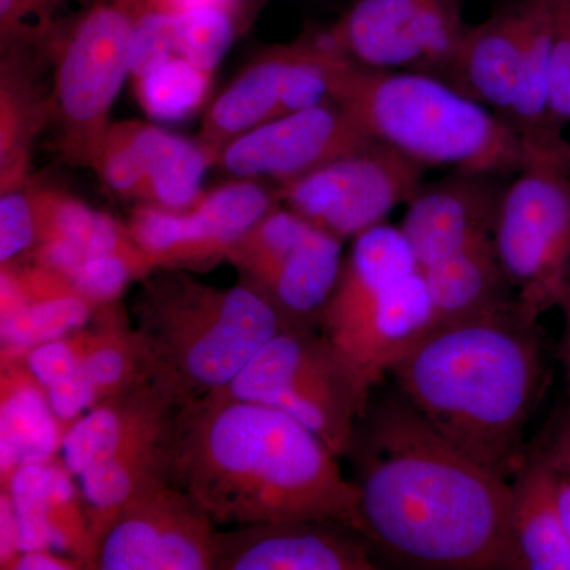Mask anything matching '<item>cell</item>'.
Segmentation results:
<instances>
[{
	"label": "cell",
	"mask_w": 570,
	"mask_h": 570,
	"mask_svg": "<svg viewBox=\"0 0 570 570\" xmlns=\"http://www.w3.org/2000/svg\"><path fill=\"white\" fill-rule=\"evenodd\" d=\"M373 390L317 326L288 325L213 395L279 409L343 459Z\"/></svg>",
	"instance_id": "8"
},
{
	"label": "cell",
	"mask_w": 570,
	"mask_h": 570,
	"mask_svg": "<svg viewBox=\"0 0 570 570\" xmlns=\"http://www.w3.org/2000/svg\"><path fill=\"white\" fill-rule=\"evenodd\" d=\"M250 22L246 14L224 3H195L176 18V52L214 73Z\"/></svg>",
	"instance_id": "29"
},
{
	"label": "cell",
	"mask_w": 570,
	"mask_h": 570,
	"mask_svg": "<svg viewBox=\"0 0 570 570\" xmlns=\"http://www.w3.org/2000/svg\"><path fill=\"white\" fill-rule=\"evenodd\" d=\"M217 530L193 499L165 480L116 515L92 570H213Z\"/></svg>",
	"instance_id": "15"
},
{
	"label": "cell",
	"mask_w": 570,
	"mask_h": 570,
	"mask_svg": "<svg viewBox=\"0 0 570 570\" xmlns=\"http://www.w3.org/2000/svg\"><path fill=\"white\" fill-rule=\"evenodd\" d=\"M337 460L279 409L213 393L179 407L165 438L168 482L217 528L328 520L358 530V491Z\"/></svg>",
	"instance_id": "2"
},
{
	"label": "cell",
	"mask_w": 570,
	"mask_h": 570,
	"mask_svg": "<svg viewBox=\"0 0 570 570\" xmlns=\"http://www.w3.org/2000/svg\"><path fill=\"white\" fill-rule=\"evenodd\" d=\"M78 14L71 0H0L2 51H52Z\"/></svg>",
	"instance_id": "30"
},
{
	"label": "cell",
	"mask_w": 570,
	"mask_h": 570,
	"mask_svg": "<svg viewBox=\"0 0 570 570\" xmlns=\"http://www.w3.org/2000/svg\"><path fill=\"white\" fill-rule=\"evenodd\" d=\"M494 243L517 299L542 316L570 292V153L524 148L499 202Z\"/></svg>",
	"instance_id": "9"
},
{
	"label": "cell",
	"mask_w": 570,
	"mask_h": 570,
	"mask_svg": "<svg viewBox=\"0 0 570 570\" xmlns=\"http://www.w3.org/2000/svg\"><path fill=\"white\" fill-rule=\"evenodd\" d=\"M502 190L491 176L453 174L423 184L407 202L400 227L419 272L497 246L494 228Z\"/></svg>",
	"instance_id": "18"
},
{
	"label": "cell",
	"mask_w": 570,
	"mask_h": 570,
	"mask_svg": "<svg viewBox=\"0 0 570 570\" xmlns=\"http://www.w3.org/2000/svg\"><path fill=\"white\" fill-rule=\"evenodd\" d=\"M358 530L409 569L523 570L510 532V482L442 436L400 390L371 397L347 455Z\"/></svg>",
	"instance_id": "1"
},
{
	"label": "cell",
	"mask_w": 570,
	"mask_h": 570,
	"mask_svg": "<svg viewBox=\"0 0 570 570\" xmlns=\"http://www.w3.org/2000/svg\"><path fill=\"white\" fill-rule=\"evenodd\" d=\"M135 299V330L151 381L176 407L224 389L287 322L243 283L214 287L184 269L145 277Z\"/></svg>",
	"instance_id": "5"
},
{
	"label": "cell",
	"mask_w": 570,
	"mask_h": 570,
	"mask_svg": "<svg viewBox=\"0 0 570 570\" xmlns=\"http://www.w3.org/2000/svg\"><path fill=\"white\" fill-rule=\"evenodd\" d=\"M354 116L335 100L262 124L235 138L217 156L234 178L292 181L373 142Z\"/></svg>",
	"instance_id": "16"
},
{
	"label": "cell",
	"mask_w": 570,
	"mask_h": 570,
	"mask_svg": "<svg viewBox=\"0 0 570 570\" xmlns=\"http://www.w3.org/2000/svg\"><path fill=\"white\" fill-rule=\"evenodd\" d=\"M52 51L59 153L73 167L96 170L112 107L130 78L132 20L122 0H91Z\"/></svg>",
	"instance_id": "10"
},
{
	"label": "cell",
	"mask_w": 570,
	"mask_h": 570,
	"mask_svg": "<svg viewBox=\"0 0 570 570\" xmlns=\"http://www.w3.org/2000/svg\"><path fill=\"white\" fill-rule=\"evenodd\" d=\"M538 441L549 456L562 520L570 535V404Z\"/></svg>",
	"instance_id": "34"
},
{
	"label": "cell",
	"mask_w": 570,
	"mask_h": 570,
	"mask_svg": "<svg viewBox=\"0 0 570 570\" xmlns=\"http://www.w3.org/2000/svg\"><path fill=\"white\" fill-rule=\"evenodd\" d=\"M317 48L330 97L374 141L423 167L460 175L498 178L517 174L523 165L519 135L448 81L414 71L363 69Z\"/></svg>",
	"instance_id": "4"
},
{
	"label": "cell",
	"mask_w": 570,
	"mask_h": 570,
	"mask_svg": "<svg viewBox=\"0 0 570 570\" xmlns=\"http://www.w3.org/2000/svg\"><path fill=\"white\" fill-rule=\"evenodd\" d=\"M29 183L0 190V265L21 261L36 246V212Z\"/></svg>",
	"instance_id": "33"
},
{
	"label": "cell",
	"mask_w": 570,
	"mask_h": 570,
	"mask_svg": "<svg viewBox=\"0 0 570 570\" xmlns=\"http://www.w3.org/2000/svg\"><path fill=\"white\" fill-rule=\"evenodd\" d=\"M428 168L384 142L322 165L309 174L275 186L279 204L322 230L347 242L407 204L425 184Z\"/></svg>",
	"instance_id": "13"
},
{
	"label": "cell",
	"mask_w": 570,
	"mask_h": 570,
	"mask_svg": "<svg viewBox=\"0 0 570 570\" xmlns=\"http://www.w3.org/2000/svg\"><path fill=\"white\" fill-rule=\"evenodd\" d=\"M97 309L69 277L31 258L0 265V365L77 332Z\"/></svg>",
	"instance_id": "19"
},
{
	"label": "cell",
	"mask_w": 570,
	"mask_h": 570,
	"mask_svg": "<svg viewBox=\"0 0 570 570\" xmlns=\"http://www.w3.org/2000/svg\"><path fill=\"white\" fill-rule=\"evenodd\" d=\"M178 407L148 379L108 397L75 420L62 460L75 478L170 425Z\"/></svg>",
	"instance_id": "21"
},
{
	"label": "cell",
	"mask_w": 570,
	"mask_h": 570,
	"mask_svg": "<svg viewBox=\"0 0 570 570\" xmlns=\"http://www.w3.org/2000/svg\"><path fill=\"white\" fill-rule=\"evenodd\" d=\"M277 205L275 187L234 178L181 212L137 204L127 227L154 268L197 272L227 261L232 247Z\"/></svg>",
	"instance_id": "14"
},
{
	"label": "cell",
	"mask_w": 570,
	"mask_h": 570,
	"mask_svg": "<svg viewBox=\"0 0 570 570\" xmlns=\"http://www.w3.org/2000/svg\"><path fill=\"white\" fill-rule=\"evenodd\" d=\"M469 26L464 0H351L335 22L307 29L322 50L363 69L448 81Z\"/></svg>",
	"instance_id": "11"
},
{
	"label": "cell",
	"mask_w": 570,
	"mask_h": 570,
	"mask_svg": "<svg viewBox=\"0 0 570 570\" xmlns=\"http://www.w3.org/2000/svg\"><path fill=\"white\" fill-rule=\"evenodd\" d=\"M151 379L148 354L119 302L105 305V330L80 367L48 390L52 409L63 423L75 420L124 390Z\"/></svg>",
	"instance_id": "23"
},
{
	"label": "cell",
	"mask_w": 570,
	"mask_h": 570,
	"mask_svg": "<svg viewBox=\"0 0 570 570\" xmlns=\"http://www.w3.org/2000/svg\"><path fill=\"white\" fill-rule=\"evenodd\" d=\"M558 309L561 311L562 317H564V330H562L560 344V360L562 367H564V376L566 381H568V390L570 396V292L564 296V299H562Z\"/></svg>",
	"instance_id": "37"
},
{
	"label": "cell",
	"mask_w": 570,
	"mask_h": 570,
	"mask_svg": "<svg viewBox=\"0 0 570 570\" xmlns=\"http://www.w3.org/2000/svg\"><path fill=\"white\" fill-rule=\"evenodd\" d=\"M105 330V306L96 311L88 325L70 335L48 341L32 348L24 356L26 365L39 379L45 389L50 390L70 377L91 354Z\"/></svg>",
	"instance_id": "31"
},
{
	"label": "cell",
	"mask_w": 570,
	"mask_h": 570,
	"mask_svg": "<svg viewBox=\"0 0 570 570\" xmlns=\"http://www.w3.org/2000/svg\"><path fill=\"white\" fill-rule=\"evenodd\" d=\"M551 14L550 127L570 122V0H549Z\"/></svg>",
	"instance_id": "32"
},
{
	"label": "cell",
	"mask_w": 570,
	"mask_h": 570,
	"mask_svg": "<svg viewBox=\"0 0 570 570\" xmlns=\"http://www.w3.org/2000/svg\"><path fill=\"white\" fill-rule=\"evenodd\" d=\"M127 129L140 159L142 184L138 204L165 209L189 208L205 193L213 157L198 140L168 132L151 122L127 119Z\"/></svg>",
	"instance_id": "27"
},
{
	"label": "cell",
	"mask_w": 570,
	"mask_h": 570,
	"mask_svg": "<svg viewBox=\"0 0 570 570\" xmlns=\"http://www.w3.org/2000/svg\"><path fill=\"white\" fill-rule=\"evenodd\" d=\"M69 428L24 360L0 365V487L18 469L59 456Z\"/></svg>",
	"instance_id": "25"
},
{
	"label": "cell",
	"mask_w": 570,
	"mask_h": 570,
	"mask_svg": "<svg viewBox=\"0 0 570 570\" xmlns=\"http://www.w3.org/2000/svg\"><path fill=\"white\" fill-rule=\"evenodd\" d=\"M539 314L510 299L434 325L395 367L396 389L452 444L512 480L546 387Z\"/></svg>",
	"instance_id": "3"
},
{
	"label": "cell",
	"mask_w": 570,
	"mask_h": 570,
	"mask_svg": "<svg viewBox=\"0 0 570 570\" xmlns=\"http://www.w3.org/2000/svg\"><path fill=\"white\" fill-rule=\"evenodd\" d=\"M509 520L523 570H570V535L549 456L539 441L528 448L510 480Z\"/></svg>",
	"instance_id": "24"
},
{
	"label": "cell",
	"mask_w": 570,
	"mask_h": 570,
	"mask_svg": "<svg viewBox=\"0 0 570 570\" xmlns=\"http://www.w3.org/2000/svg\"><path fill=\"white\" fill-rule=\"evenodd\" d=\"M370 542L328 520H284L219 528L213 570H374Z\"/></svg>",
	"instance_id": "17"
},
{
	"label": "cell",
	"mask_w": 570,
	"mask_h": 570,
	"mask_svg": "<svg viewBox=\"0 0 570 570\" xmlns=\"http://www.w3.org/2000/svg\"><path fill=\"white\" fill-rule=\"evenodd\" d=\"M551 43L549 0H508L469 26L448 82L508 124L524 148L570 153L550 127Z\"/></svg>",
	"instance_id": "7"
},
{
	"label": "cell",
	"mask_w": 570,
	"mask_h": 570,
	"mask_svg": "<svg viewBox=\"0 0 570 570\" xmlns=\"http://www.w3.org/2000/svg\"><path fill=\"white\" fill-rule=\"evenodd\" d=\"M214 73L176 55L134 82L141 110L163 121H181L208 102Z\"/></svg>",
	"instance_id": "28"
},
{
	"label": "cell",
	"mask_w": 570,
	"mask_h": 570,
	"mask_svg": "<svg viewBox=\"0 0 570 570\" xmlns=\"http://www.w3.org/2000/svg\"><path fill=\"white\" fill-rule=\"evenodd\" d=\"M0 78V190H9L32 179V145L51 122L52 96L37 85L32 51H2Z\"/></svg>",
	"instance_id": "26"
},
{
	"label": "cell",
	"mask_w": 570,
	"mask_h": 570,
	"mask_svg": "<svg viewBox=\"0 0 570 570\" xmlns=\"http://www.w3.org/2000/svg\"><path fill=\"white\" fill-rule=\"evenodd\" d=\"M298 48L275 45L255 56L235 80L209 104L197 140L216 164L220 151L235 140L288 110V86Z\"/></svg>",
	"instance_id": "22"
},
{
	"label": "cell",
	"mask_w": 570,
	"mask_h": 570,
	"mask_svg": "<svg viewBox=\"0 0 570 570\" xmlns=\"http://www.w3.org/2000/svg\"><path fill=\"white\" fill-rule=\"evenodd\" d=\"M62 459L28 464L11 475L22 551L50 549L77 558L89 570V524L81 490Z\"/></svg>",
	"instance_id": "20"
},
{
	"label": "cell",
	"mask_w": 570,
	"mask_h": 570,
	"mask_svg": "<svg viewBox=\"0 0 570 570\" xmlns=\"http://www.w3.org/2000/svg\"><path fill=\"white\" fill-rule=\"evenodd\" d=\"M436 324L433 299L400 227L382 224L344 255L318 330L371 387Z\"/></svg>",
	"instance_id": "6"
},
{
	"label": "cell",
	"mask_w": 570,
	"mask_h": 570,
	"mask_svg": "<svg viewBox=\"0 0 570 570\" xmlns=\"http://www.w3.org/2000/svg\"><path fill=\"white\" fill-rule=\"evenodd\" d=\"M14 570H86L77 558L50 549L22 551Z\"/></svg>",
	"instance_id": "36"
},
{
	"label": "cell",
	"mask_w": 570,
	"mask_h": 570,
	"mask_svg": "<svg viewBox=\"0 0 570 570\" xmlns=\"http://www.w3.org/2000/svg\"><path fill=\"white\" fill-rule=\"evenodd\" d=\"M20 530L9 490L0 489V569L14 570L20 558Z\"/></svg>",
	"instance_id": "35"
},
{
	"label": "cell",
	"mask_w": 570,
	"mask_h": 570,
	"mask_svg": "<svg viewBox=\"0 0 570 570\" xmlns=\"http://www.w3.org/2000/svg\"><path fill=\"white\" fill-rule=\"evenodd\" d=\"M343 239L277 205L227 255L239 283L288 325L317 326L343 266Z\"/></svg>",
	"instance_id": "12"
}]
</instances>
